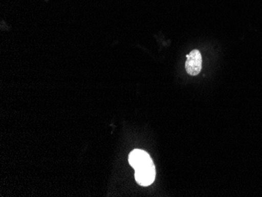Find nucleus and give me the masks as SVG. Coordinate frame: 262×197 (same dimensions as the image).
Returning <instances> with one entry per match:
<instances>
[{
  "label": "nucleus",
  "instance_id": "nucleus-1",
  "mask_svg": "<svg viewBox=\"0 0 262 197\" xmlns=\"http://www.w3.org/2000/svg\"><path fill=\"white\" fill-rule=\"evenodd\" d=\"M129 163L135 170L137 182L142 186H148L156 179V167L149 154L141 149H135L129 154Z\"/></svg>",
  "mask_w": 262,
  "mask_h": 197
},
{
  "label": "nucleus",
  "instance_id": "nucleus-2",
  "mask_svg": "<svg viewBox=\"0 0 262 197\" xmlns=\"http://www.w3.org/2000/svg\"><path fill=\"white\" fill-rule=\"evenodd\" d=\"M186 62H185V69L190 76H197L202 69L201 54L198 50H193L187 55Z\"/></svg>",
  "mask_w": 262,
  "mask_h": 197
}]
</instances>
